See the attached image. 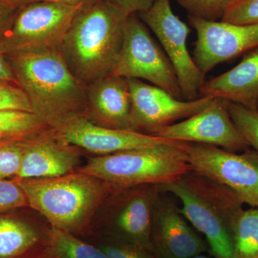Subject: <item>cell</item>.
Instances as JSON below:
<instances>
[{
  "label": "cell",
  "mask_w": 258,
  "mask_h": 258,
  "mask_svg": "<svg viewBox=\"0 0 258 258\" xmlns=\"http://www.w3.org/2000/svg\"><path fill=\"white\" fill-rule=\"evenodd\" d=\"M19 7L9 0H0V38L13 23Z\"/></svg>",
  "instance_id": "f546056e"
},
{
  "label": "cell",
  "mask_w": 258,
  "mask_h": 258,
  "mask_svg": "<svg viewBox=\"0 0 258 258\" xmlns=\"http://www.w3.org/2000/svg\"><path fill=\"white\" fill-rule=\"evenodd\" d=\"M44 258H108L91 242L52 228L50 244Z\"/></svg>",
  "instance_id": "ffe728a7"
},
{
  "label": "cell",
  "mask_w": 258,
  "mask_h": 258,
  "mask_svg": "<svg viewBox=\"0 0 258 258\" xmlns=\"http://www.w3.org/2000/svg\"><path fill=\"white\" fill-rule=\"evenodd\" d=\"M48 128L32 112L0 110V133L9 140H26Z\"/></svg>",
  "instance_id": "44dd1931"
},
{
  "label": "cell",
  "mask_w": 258,
  "mask_h": 258,
  "mask_svg": "<svg viewBox=\"0 0 258 258\" xmlns=\"http://www.w3.org/2000/svg\"><path fill=\"white\" fill-rule=\"evenodd\" d=\"M188 20L197 32L194 60L205 76L217 64L234 60L258 47V23L235 25L190 15Z\"/></svg>",
  "instance_id": "7c38bea8"
},
{
  "label": "cell",
  "mask_w": 258,
  "mask_h": 258,
  "mask_svg": "<svg viewBox=\"0 0 258 258\" xmlns=\"http://www.w3.org/2000/svg\"><path fill=\"white\" fill-rule=\"evenodd\" d=\"M131 123L133 132L155 135L161 129L203 111L214 98L200 96L192 101L178 99L162 88L142 80L128 79Z\"/></svg>",
  "instance_id": "8fae6325"
},
{
  "label": "cell",
  "mask_w": 258,
  "mask_h": 258,
  "mask_svg": "<svg viewBox=\"0 0 258 258\" xmlns=\"http://www.w3.org/2000/svg\"><path fill=\"white\" fill-rule=\"evenodd\" d=\"M235 0H177L190 16L208 20H221Z\"/></svg>",
  "instance_id": "d4e9b609"
},
{
  "label": "cell",
  "mask_w": 258,
  "mask_h": 258,
  "mask_svg": "<svg viewBox=\"0 0 258 258\" xmlns=\"http://www.w3.org/2000/svg\"><path fill=\"white\" fill-rule=\"evenodd\" d=\"M147 28L138 15H128L123 46L110 75L145 80L184 100L172 64Z\"/></svg>",
  "instance_id": "ba28073f"
},
{
  "label": "cell",
  "mask_w": 258,
  "mask_h": 258,
  "mask_svg": "<svg viewBox=\"0 0 258 258\" xmlns=\"http://www.w3.org/2000/svg\"><path fill=\"white\" fill-rule=\"evenodd\" d=\"M0 110L32 112L28 97L17 83L0 81Z\"/></svg>",
  "instance_id": "83f0119b"
},
{
  "label": "cell",
  "mask_w": 258,
  "mask_h": 258,
  "mask_svg": "<svg viewBox=\"0 0 258 258\" xmlns=\"http://www.w3.org/2000/svg\"><path fill=\"white\" fill-rule=\"evenodd\" d=\"M191 258H211L210 257H208V256L204 255L203 254H199V255L195 256V257Z\"/></svg>",
  "instance_id": "e575fe53"
},
{
  "label": "cell",
  "mask_w": 258,
  "mask_h": 258,
  "mask_svg": "<svg viewBox=\"0 0 258 258\" xmlns=\"http://www.w3.org/2000/svg\"><path fill=\"white\" fill-rule=\"evenodd\" d=\"M137 15L161 42L174 67L183 99L192 101L200 98L205 76L199 69L186 46L190 28L174 14L170 0H155L149 9Z\"/></svg>",
  "instance_id": "30bf717a"
},
{
  "label": "cell",
  "mask_w": 258,
  "mask_h": 258,
  "mask_svg": "<svg viewBox=\"0 0 258 258\" xmlns=\"http://www.w3.org/2000/svg\"><path fill=\"white\" fill-rule=\"evenodd\" d=\"M151 242L156 258H191L209 251L207 242L163 191L154 209Z\"/></svg>",
  "instance_id": "9a60e30c"
},
{
  "label": "cell",
  "mask_w": 258,
  "mask_h": 258,
  "mask_svg": "<svg viewBox=\"0 0 258 258\" xmlns=\"http://www.w3.org/2000/svg\"><path fill=\"white\" fill-rule=\"evenodd\" d=\"M200 96L221 98L258 111V47L244 54L233 69L205 82Z\"/></svg>",
  "instance_id": "d6986e66"
},
{
  "label": "cell",
  "mask_w": 258,
  "mask_h": 258,
  "mask_svg": "<svg viewBox=\"0 0 258 258\" xmlns=\"http://www.w3.org/2000/svg\"><path fill=\"white\" fill-rule=\"evenodd\" d=\"M83 150L67 143L48 128L25 141L16 179H43L74 172L81 166Z\"/></svg>",
  "instance_id": "2e32d148"
},
{
  "label": "cell",
  "mask_w": 258,
  "mask_h": 258,
  "mask_svg": "<svg viewBox=\"0 0 258 258\" xmlns=\"http://www.w3.org/2000/svg\"><path fill=\"white\" fill-rule=\"evenodd\" d=\"M0 212V258H44L52 227L39 212Z\"/></svg>",
  "instance_id": "e0dca14e"
},
{
  "label": "cell",
  "mask_w": 258,
  "mask_h": 258,
  "mask_svg": "<svg viewBox=\"0 0 258 258\" xmlns=\"http://www.w3.org/2000/svg\"><path fill=\"white\" fill-rule=\"evenodd\" d=\"M161 193L158 184L113 189L95 215L92 234L112 236L152 253L153 215Z\"/></svg>",
  "instance_id": "8992f818"
},
{
  "label": "cell",
  "mask_w": 258,
  "mask_h": 258,
  "mask_svg": "<svg viewBox=\"0 0 258 258\" xmlns=\"http://www.w3.org/2000/svg\"><path fill=\"white\" fill-rule=\"evenodd\" d=\"M28 207L56 230L85 240L92 234L95 215L113 187L96 176L74 171L43 179H16Z\"/></svg>",
  "instance_id": "3957f363"
},
{
  "label": "cell",
  "mask_w": 258,
  "mask_h": 258,
  "mask_svg": "<svg viewBox=\"0 0 258 258\" xmlns=\"http://www.w3.org/2000/svg\"><path fill=\"white\" fill-rule=\"evenodd\" d=\"M25 140H9L0 144V179L18 176L23 161Z\"/></svg>",
  "instance_id": "484cf974"
},
{
  "label": "cell",
  "mask_w": 258,
  "mask_h": 258,
  "mask_svg": "<svg viewBox=\"0 0 258 258\" xmlns=\"http://www.w3.org/2000/svg\"><path fill=\"white\" fill-rule=\"evenodd\" d=\"M53 130L64 142L94 156L152 147L171 141L132 131L99 126L83 115L66 120Z\"/></svg>",
  "instance_id": "5bb4252c"
},
{
  "label": "cell",
  "mask_w": 258,
  "mask_h": 258,
  "mask_svg": "<svg viewBox=\"0 0 258 258\" xmlns=\"http://www.w3.org/2000/svg\"><path fill=\"white\" fill-rule=\"evenodd\" d=\"M227 108L239 132L258 156V111L229 101Z\"/></svg>",
  "instance_id": "cb8c5ba5"
},
{
  "label": "cell",
  "mask_w": 258,
  "mask_h": 258,
  "mask_svg": "<svg viewBox=\"0 0 258 258\" xmlns=\"http://www.w3.org/2000/svg\"><path fill=\"white\" fill-rule=\"evenodd\" d=\"M9 1L11 2V1H12V0H9Z\"/></svg>",
  "instance_id": "8d00e7d4"
},
{
  "label": "cell",
  "mask_w": 258,
  "mask_h": 258,
  "mask_svg": "<svg viewBox=\"0 0 258 258\" xmlns=\"http://www.w3.org/2000/svg\"><path fill=\"white\" fill-rule=\"evenodd\" d=\"M102 0H12V3L19 5L28 4V3H36V2H47V3H59L68 5H74V6H83L84 8L96 4Z\"/></svg>",
  "instance_id": "1f68e13d"
},
{
  "label": "cell",
  "mask_w": 258,
  "mask_h": 258,
  "mask_svg": "<svg viewBox=\"0 0 258 258\" xmlns=\"http://www.w3.org/2000/svg\"><path fill=\"white\" fill-rule=\"evenodd\" d=\"M128 15L108 0L80 12L59 49L76 79L88 86L111 74L123 46Z\"/></svg>",
  "instance_id": "7a4b0ae2"
},
{
  "label": "cell",
  "mask_w": 258,
  "mask_h": 258,
  "mask_svg": "<svg viewBox=\"0 0 258 258\" xmlns=\"http://www.w3.org/2000/svg\"><path fill=\"white\" fill-rule=\"evenodd\" d=\"M87 239L108 258H156L152 252L135 244L105 234L93 233Z\"/></svg>",
  "instance_id": "603a6c76"
},
{
  "label": "cell",
  "mask_w": 258,
  "mask_h": 258,
  "mask_svg": "<svg viewBox=\"0 0 258 258\" xmlns=\"http://www.w3.org/2000/svg\"><path fill=\"white\" fill-rule=\"evenodd\" d=\"M96 176L113 189L144 184L163 185L191 171L181 142L92 156L76 170Z\"/></svg>",
  "instance_id": "5b68a950"
},
{
  "label": "cell",
  "mask_w": 258,
  "mask_h": 258,
  "mask_svg": "<svg viewBox=\"0 0 258 258\" xmlns=\"http://www.w3.org/2000/svg\"><path fill=\"white\" fill-rule=\"evenodd\" d=\"M0 81L17 83L8 57L1 50H0Z\"/></svg>",
  "instance_id": "d6a6232c"
},
{
  "label": "cell",
  "mask_w": 258,
  "mask_h": 258,
  "mask_svg": "<svg viewBox=\"0 0 258 258\" xmlns=\"http://www.w3.org/2000/svg\"><path fill=\"white\" fill-rule=\"evenodd\" d=\"M156 137L186 143L214 146L230 152L250 149L231 118L227 101L214 98L197 114L161 129Z\"/></svg>",
  "instance_id": "4fadbf2b"
},
{
  "label": "cell",
  "mask_w": 258,
  "mask_h": 258,
  "mask_svg": "<svg viewBox=\"0 0 258 258\" xmlns=\"http://www.w3.org/2000/svg\"><path fill=\"white\" fill-rule=\"evenodd\" d=\"M221 21L235 25L258 23V0H235Z\"/></svg>",
  "instance_id": "4316f807"
},
{
  "label": "cell",
  "mask_w": 258,
  "mask_h": 258,
  "mask_svg": "<svg viewBox=\"0 0 258 258\" xmlns=\"http://www.w3.org/2000/svg\"><path fill=\"white\" fill-rule=\"evenodd\" d=\"M191 171L225 186L244 205L258 206V156L252 149L242 154L214 146L181 142Z\"/></svg>",
  "instance_id": "9c48e42d"
},
{
  "label": "cell",
  "mask_w": 258,
  "mask_h": 258,
  "mask_svg": "<svg viewBox=\"0 0 258 258\" xmlns=\"http://www.w3.org/2000/svg\"><path fill=\"white\" fill-rule=\"evenodd\" d=\"M257 208V214H258V206H257V208Z\"/></svg>",
  "instance_id": "d590c367"
},
{
  "label": "cell",
  "mask_w": 258,
  "mask_h": 258,
  "mask_svg": "<svg viewBox=\"0 0 258 258\" xmlns=\"http://www.w3.org/2000/svg\"><path fill=\"white\" fill-rule=\"evenodd\" d=\"M6 141H9V139H7L4 135L0 133V144L6 142Z\"/></svg>",
  "instance_id": "836d02e7"
},
{
  "label": "cell",
  "mask_w": 258,
  "mask_h": 258,
  "mask_svg": "<svg viewBox=\"0 0 258 258\" xmlns=\"http://www.w3.org/2000/svg\"><path fill=\"white\" fill-rule=\"evenodd\" d=\"M126 14H137L149 9L155 0H108Z\"/></svg>",
  "instance_id": "4dcf8cb0"
},
{
  "label": "cell",
  "mask_w": 258,
  "mask_h": 258,
  "mask_svg": "<svg viewBox=\"0 0 258 258\" xmlns=\"http://www.w3.org/2000/svg\"><path fill=\"white\" fill-rule=\"evenodd\" d=\"M28 207V200L16 179H0V212Z\"/></svg>",
  "instance_id": "f1b7e54d"
},
{
  "label": "cell",
  "mask_w": 258,
  "mask_h": 258,
  "mask_svg": "<svg viewBox=\"0 0 258 258\" xmlns=\"http://www.w3.org/2000/svg\"><path fill=\"white\" fill-rule=\"evenodd\" d=\"M128 79L111 75L87 86L86 117L95 125L132 131Z\"/></svg>",
  "instance_id": "ac0fdd59"
},
{
  "label": "cell",
  "mask_w": 258,
  "mask_h": 258,
  "mask_svg": "<svg viewBox=\"0 0 258 258\" xmlns=\"http://www.w3.org/2000/svg\"><path fill=\"white\" fill-rule=\"evenodd\" d=\"M84 7L36 2L20 5L0 38L6 55L59 51L74 19Z\"/></svg>",
  "instance_id": "52a82bcc"
},
{
  "label": "cell",
  "mask_w": 258,
  "mask_h": 258,
  "mask_svg": "<svg viewBox=\"0 0 258 258\" xmlns=\"http://www.w3.org/2000/svg\"><path fill=\"white\" fill-rule=\"evenodd\" d=\"M160 186L179 199L180 212L205 236L214 257L232 258L234 228L244 210L235 194L194 171Z\"/></svg>",
  "instance_id": "277c9868"
},
{
  "label": "cell",
  "mask_w": 258,
  "mask_h": 258,
  "mask_svg": "<svg viewBox=\"0 0 258 258\" xmlns=\"http://www.w3.org/2000/svg\"><path fill=\"white\" fill-rule=\"evenodd\" d=\"M32 111L55 128L73 117L86 115L87 86L75 77L59 51L7 55Z\"/></svg>",
  "instance_id": "6da1fadb"
},
{
  "label": "cell",
  "mask_w": 258,
  "mask_h": 258,
  "mask_svg": "<svg viewBox=\"0 0 258 258\" xmlns=\"http://www.w3.org/2000/svg\"><path fill=\"white\" fill-rule=\"evenodd\" d=\"M232 258H258L257 208L244 210L236 223Z\"/></svg>",
  "instance_id": "7402d4cb"
}]
</instances>
